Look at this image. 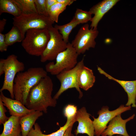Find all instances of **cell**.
Here are the masks:
<instances>
[{"mask_svg": "<svg viewBox=\"0 0 136 136\" xmlns=\"http://www.w3.org/2000/svg\"><path fill=\"white\" fill-rule=\"evenodd\" d=\"M119 1L118 0L103 1L91 8L89 11L94 16L91 21V29L97 30L98 24L104 15Z\"/></svg>", "mask_w": 136, "mask_h": 136, "instance_id": "4fadbf2b", "label": "cell"}, {"mask_svg": "<svg viewBox=\"0 0 136 136\" xmlns=\"http://www.w3.org/2000/svg\"><path fill=\"white\" fill-rule=\"evenodd\" d=\"M4 13L11 14L14 17H18L22 14L15 0H0V15Z\"/></svg>", "mask_w": 136, "mask_h": 136, "instance_id": "ffe728a7", "label": "cell"}, {"mask_svg": "<svg viewBox=\"0 0 136 136\" xmlns=\"http://www.w3.org/2000/svg\"><path fill=\"white\" fill-rule=\"evenodd\" d=\"M53 85L48 75L42 78L30 90L25 106L28 109L47 113L48 107H55L56 100L52 96Z\"/></svg>", "mask_w": 136, "mask_h": 136, "instance_id": "6da1fadb", "label": "cell"}, {"mask_svg": "<svg viewBox=\"0 0 136 136\" xmlns=\"http://www.w3.org/2000/svg\"><path fill=\"white\" fill-rule=\"evenodd\" d=\"M0 92V98L11 116L21 117L35 111L28 109L20 101L7 97L3 92Z\"/></svg>", "mask_w": 136, "mask_h": 136, "instance_id": "5bb4252c", "label": "cell"}, {"mask_svg": "<svg viewBox=\"0 0 136 136\" xmlns=\"http://www.w3.org/2000/svg\"><path fill=\"white\" fill-rule=\"evenodd\" d=\"M76 1L75 0H56L57 2L63 4L67 6H70Z\"/></svg>", "mask_w": 136, "mask_h": 136, "instance_id": "4dcf8cb0", "label": "cell"}, {"mask_svg": "<svg viewBox=\"0 0 136 136\" xmlns=\"http://www.w3.org/2000/svg\"><path fill=\"white\" fill-rule=\"evenodd\" d=\"M79 55L71 43H68L66 49L57 56L55 63L50 62L46 64L45 70L51 75L56 76L63 71L71 69L78 63Z\"/></svg>", "mask_w": 136, "mask_h": 136, "instance_id": "8992f818", "label": "cell"}, {"mask_svg": "<svg viewBox=\"0 0 136 136\" xmlns=\"http://www.w3.org/2000/svg\"><path fill=\"white\" fill-rule=\"evenodd\" d=\"M92 15L89 11H84L77 8L73 18L81 24H83L86 23L89 21H91L92 18L91 17Z\"/></svg>", "mask_w": 136, "mask_h": 136, "instance_id": "d4e9b609", "label": "cell"}, {"mask_svg": "<svg viewBox=\"0 0 136 136\" xmlns=\"http://www.w3.org/2000/svg\"><path fill=\"white\" fill-rule=\"evenodd\" d=\"M22 14L38 13L35 0H15Z\"/></svg>", "mask_w": 136, "mask_h": 136, "instance_id": "603a6c76", "label": "cell"}, {"mask_svg": "<svg viewBox=\"0 0 136 136\" xmlns=\"http://www.w3.org/2000/svg\"><path fill=\"white\" fill-rule=\"evenodd\" d=\"M76 121L75 118L72 119H67L65 124L63 126L60 127L56 131L49 134H43L39 125L37 123H36L34 125V128H32L31 129L27 136H63L67 128Z\"/></svg>", "mask_w": 136, "mask_h": 136, "instance_id": "d6986e66", "label": "cell"}, {"mask_svg": "<svg viewBox=\"0 0 136 136\" xmlns=\"http://www.w3.org/2000/svg\"><path fill=\"white\" fill-rule=\"evenodd\" d=\"M95 80L92 70L84 65L78 73V82L79 87L87 91L93 86Z\"/></svg>", "mask_w": 136, "mask_h": 136, "instance_id": "2e32d148", "label": "cell"}, {"mask_svg": "<svg viewBox=\"0 0 136 136\" xmlns=\"http://www.w3.org/2000/svg\"><path fill=\"white\" fill-rule=\"evenodd\" d=\"M19 136H22L21 135H20Z\"/></svg>", "mask_w": 136, "mask_h": 136, "instance_id": "e575fe53", "label": "cell"}, {"mask_svg": "<svg viewBox=\"0 0 136 136\" xmlns=\"http://www.w3.org/2000/svg\"><path fill=\"white\" fill-rule=\"evenodd\" d=\"M98 34L97 30L89 29V24H86L80 27L71 44L79 55L83 54L95 47V39Z\"/></svg>", "mask_w": 136, "mask_h": 136, "instance_id": "ba28073f", "label": "cell"}, {"mask_svg": "<svg viewBox=\"0 0 136 136\" xmlns=\"http://www.w3.org/2000/svg\"><path fill=\"white\" fill-rule=\"evenodd\" d=\"M116 136H123L121 135H117Z\"/></svg>", "mask_w": 136, "mask_h": 136, "instance_id": "836d02e7", "label": "cell"}, {"mask_svg": "<svg viewBox=\"0 0 136 136\" xmlns=\"http://www.w3.org/2000/svg\"><path fill=\"white\" fill-rule=\"evenodd\" d=\"M43 112L35 111L30 114L19 117V122L21 130V136H27L35 124L36 120L43 115Z\"/></svg>", "mask_w": 136, "mask_h": 136, "instance_id": "e0dca14e", "label": "cell"}, {"mask_svg": "<svg viewBox=\"0 0 136 136\" xmlns=\"http://www.w3.org/2000/svg\"><path fill=\"white\" fill-rule=\"evenodd\" d=\"M5 36V41L8 46H11L16 42H22L23 40L20 30L14 25Z\"/></svg>", "mask_w": 136, "mask_h": 136, "instance_id": "7402d4cb", "label": "cell"}, {"mask_svg": "<svg viewBox=\"0 0 136 136\" xmlns=\"http://www.w3.org/2000/svg\"><path fill=\"white\" fill-rule=\"evenodd\" d=\"M90 115L84 107L78 110L75 117L76 121L78 123L77 129L75 131L76 135L80 133H84L88 136H94V126L93 121L90 118Z\"/></svg>", "mask_w": 136, "mask_h": 136, "instance_id": "8fae6325", "label": "cell"}, {"mask_svg": "<svg viewBox=\"0 0 136 136\" xmlns=\"http://www.w3.org/2000/svg\"><path fill=\"white\" fill-rule=\"evenodd\" d=\"M80 24L81 23L80 22L73 18L68 23L62 25L56 24L54 27L58 31L64 41L68 43L69 36L71 32L75 28Z\"/></svg>", "mask_w": 136, "mask_h": 136, "instance_id": "44dd1931", "label": "cell"}, {"mask_svg": "<svg viewBox=\"0 0 136 136\" xmlns=\"http://www.w3.org/2000/svg\"><path fill=\"white\" fill-rule=\"evenodd\" d=\"M57 2L56 0H46V7L48 13L50 8Z\"/></svg>", "mask_w": 136, "mask_h": 136, "instance_id": "f546056e", "label": "cell"}, {"mask_svg": "<svg viewBox=\"0 0 136 136\" xmlns=\"http://www.w3.org/2000/svg\"><path fill=\"white\" fill-rule=\"evenodd\" d=\"M84 57L77 63L73 68L62 72L56 75L57 79L60 83V87L53 98L58 99L61 95L67 90L75 88L79 92V98H81L83 96V93L79 87L78 82L79 72L84 65Z\"/></svg>", "mask_w": 136, "mask_h": 136, "instance_id": "52a82bcc", "label": "cell"}, {"mask_svg": "<svg viewBox=\"0 0 136 136\" xmlns=\"http://www.w3.org/2000/svg\"><path fill=\"white\" fill-rule=\"evenodd\" d=\"M13 25L17 27L20 30L22 38H24L26 33L31 29H49L53 27L54 23L48 17L38 13L22 14L20 16L13 18Z\"/></svg>", "mask_w": 136, "mask_h": 136, "instance_id": "5b68a950", "label": "cell"}, {"mask_svg": "<svg viewBox=\"0 0 136 136\" xmlns=\"http://www.w3.org/2000/svg\"><path fill=\"white\" fill-rule=\"evenodd\" d=\"M50 37L49 29H31L27 30L21 45L28 54L41 56L45 49Z\"/></svg>", "mask_w": 136, "mask_h": 136, "instance_id": "277c9868", "label": "cell"}, {"mask_svg": "<svg viewBox=\"0 0 136 136\" xmlns=\"http://www.w3.org/2000/svg\"><path fill=\"white\" fill-rule=\"evenodd\" d=\"M121 115V114H118L110 122L107 128L101 133V136H113L115 134L130 136L126 130V124L127 122L134 118L135 115L134 114L125 120L122 118Z\"/></svg>", "mask_w": 136, "mask_h": 136, "instance_id": "7c38bea8", "label": "cell"}, {"mask_svg": "<svg viewBox=\"0 0 136 136\" xmlns=\"http://www.w3.org/2000/svg\"><path fill=\"white\" fill-rule=\"evenodd\" d=\"M8 46L6 44L5 40V35L0 33V51L1 52L6 51Z\"/></svg>", "mask_w": 136, "mask_h": 136, "instance_id": "f1b7e54d", "label": "cell"}, {"mask_svg": "<svg viewBox=\"0 0 136 136\" xmlns=\"http://www.w3.org/2000/svg\"><path fill=\"white\" fill-rule=\"evenodd\" d=\"M47 75V72L41 67H30L26 71L18 73L15 78L13 86L15 99L25 106L31 88Z\"/></svg>", "mask_w": 136, "mask_h": 136, "instance_id": "7a4b0ae2", "label": "cell"}, {"mask_svg": "<svg viewBox=\"0 0 136 136\" xmlns=\"http://www.w3.org/2000/svg\"><path fill=\"white\" fill-rule=\"evenodd\" d=\"M50 36L45 49L40 56V61L45 62L55 59L58 54L66 49L67 43L63 40L58 31L54 27L49 29Z\"/></svg>", "mask_w": 136, "mask_h": 136, "instance_id": "9c48e42d", "label": "cell"}, {"mask_svg": "<svg viewBox=\"0 0 136 136\" xmlns=\"http://www.w3.org/2000/svg\"><path fill=\"white\" fill-rule=\"evenodd\" d=\"M77 111V106L74 105L69 104L64 109V115L67 119H73L75 117Z\"/></svg>", "mask_w": 136, "mask_h": 136, "instance_id": "484cf974", "label": "cell"}, {"mask_svg": "<svg viewBox=\"0 0 136 136\" xmlns=\"http://www.w3.org/2000/svg\"><path fill=\"white\" fill-rule=\"evenodd\" d=\"M67 6L57 2L53 5L48 12V17L50 20L54 23L58 22L59 15L66 9Z\"/></svg>", "mask_w": 136, "mask_h": 136, "instance_id": "cb8c5ba5", "label": "cell"}, {"mask_svg": "<svg viewBox=\"0 0 136 136\" xmlns=\"http://www.w3.org/2000/svg\"><path fill=\"white\" fill-rule=\"evenodd\" d=\"M25 68L24 63L19 61L17 56L14 54L9 55L6 59H1L0 76L4 74V78L0 92L7 90L10 93L11 98L14 99L13 86L15 78L17 74L23 72Z\"/></svg>", "mask_w": 136, "mask_h": 136, "instance_id": "3957f363", "label": "cell"}, {"mask_svg": "<svg viewBox=\"0 0 136 136\" xmlns=\"http://www.w3.org/2000/svg\"><path fill=\"white\" fill-rule=\"evenodd\" d=\"M46 0H35V2L38 13L41 15L48 17L47 10Z\"/></svg>", "mask_w": 136, "mask_h": 136, "instance_id": "4316f807", "label": "cell"}, {"mask_svg": "<svg viewBox=\"0 0 136 136\" xmlns=\"http://www.w3.org/2000/svg\"><path fill=\"white\" fill-rule=\"evenodd\" d=\"M7 21V19L3 18L0 20V33L3 31Z\"/></svg>", "mask_w": 136, "mask_h": 136, "instance_id": "d6a6232c", "label": "cell"}, {"mask_svg": "<svg viewBox=\"0 0 136 136\" xmlns=\"http://www.w3.org/2000/svg\"><path fill=\"white\" fill-rule=\"evenodd\" d=\"M74 123L72 124L67 129L63 136H73L71 133L73 125Z\"/></svg>", "mask_w": 136, "mask_h": 136, "instance_id": "1f68e13d", "label": "cell"}, {"mask_svg": "<svg viewBox=\"0 0 136 136\" xmlns=\"http://www.w3.org/2000/svg\"><path fill=\"white\" fill-rule=\"evenodd\" d=\"M19 117L11 116L3 124V131L0 136H19L21 130Z\"/></svg>", "mask_w": 136, "mask_h": 136, "instance_id": "ac0fdd59", "label": "cell"}, {"mask_svg": "<svg viewBox=\"0 0 136 136\" xmlns=\"http://www.w3.org/2000/svg\"><path fill=\"white\" fill-rule=\"evenodd\" d=\"M97 70L101 74H103L109 79L118 83L123 88L127 94L128 100L125 105L136 107V80L132 81L121 80L116 79L108 74L100 67H97Z\"/></svg>", "mask_w": 136, "mask_h": 136, "instance_id": "9a60e30c", "label": "cell"}, {"mask_svg": "<svg viewBox=\"0 0 136 136\" xmlns=\"http://www.w3.org/2000/svg\"><path fill=\"white\" fill-rule=\"evenodd\" d=\"M7 111L2 100L0 98V124H4L9 117H7L5 113Z\"/></svg>", "mask_w": 136, "mask_h": 136, "instance_id": "83f0119b", "label": "cell"}, {"mask_svg": "<svg viewBox=\"0 0 136 136\" xmlns=\"http://www.w3.org/2000/svg\"><path fill=\"white\" fill-rule=\"evenodd\" d=\"M131 106H125L122 105L116 109L112 111L109 110L108 106L103 107L98 112V116L97 118L93 116V121L94 129L95 135L100 136L102 133L107 128L108 123L114 117L119 114L131 109Z\"/></svg>", "mask_w": 136, "mask_h": 136, "instance_id": "30bf717a", "label": "cell"}]
</instances>
